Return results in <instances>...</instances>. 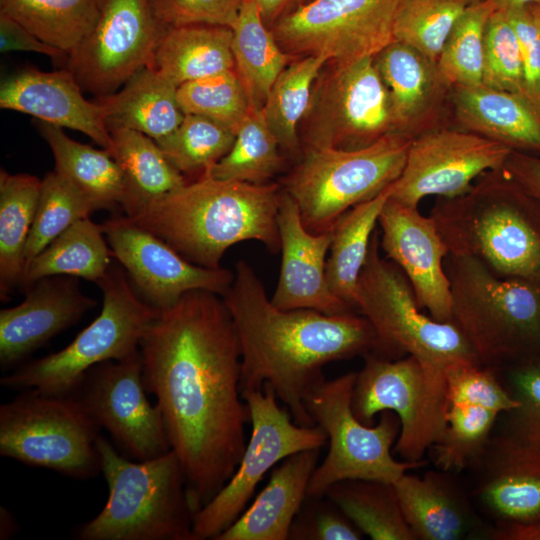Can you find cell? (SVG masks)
Instances as JSON below:
<instances>
[{"label": "cell", "mask_w": 540, "mask_h": 540, "mask_svg": "<svg viewBox=\"0 0 540 540\" xmlns=\"http://www.w3.org/2000/svg\"><path fill=\"white\" fill-rule=\"evenodd\" d=\"M0 51H26L53 59L68 57L64 52L41 41L21 24L0 13Z\"/></svg>", "instance_id": "cell-53"}, {"label": "cell", "mask_w": 540, "mask_h": 540, "mask_svg": "<svg viewBox=\"0 0 540 540\" xmlns=\"http://www.w3.org/2000/svg\"><path fill=\"white\" fill-rule=\"evenodd\" d=\"M0 107L79 131L102 148L112 145L106 106L87 100L68 68L52 72L26 68L7 77L0 87Z\"/></svg>", "instance_id": "cell-25"}, {"label": "cell", "mask_w": 540, "mask_h": 540, "mask_svg": "<svg viewBox=\"0 0 540 540\" xmlns=\"http://www.w3.org/2000/svg\"><path fill=\"white\" fill-rule=\"evenodd\" d=\"M503 168L521 187L540 200V156L512 151Z\"/></svg>", "instance_id": "cell-54"}, {"label": "cell", "mask_w": 540, "mask_h": 540, "mask_svg": "<svg viewBox=\"0 0 540 540\" xmlns=\"http://www.w3.org/2000/svg\"><path fill=\"white\" fill-rule=\"evenodd\" d=\"M143 380L159 405L196 513L227 483L246 447L241 350L222 297L186 292L159 310L139 346Z\"/></svg>", "instance_id": "cell-1"}, {"label": "cell", "mask_w": 540, "mask_h": 540, "mask_svg": "<svg viewBox=\"0 0 540 540\" xmlns=\"http://www.w3.org/2000/svg\"><path fill=\"white\" fill-rule=\"evenodd\" d=\"M373 60L389 93L394 133L414 139L443 126L452 87L436 62L398 41L383 48Z\"/></svg>", "instance_id": "cell-26"}, {"label": "cell", "mask_w": 540, "mask_h": 540, "mask_svg": "<svg viewBox=\"0 0 540 540\" xmlns=\"http://www.w3.org/2000/svg\"><path fill=\"white\" fill-rule=\"evenodd\" d=\"M375 230L358 284L357 311L374 327L380 356L406 355L441 372L456 362H478L470 344L453 322H440L419 308L413 289L392 261L381 255Z\"/></svg>", "instance_id": "cell-9"}, {"label": "cell", "mask_w": 540, "mask_h": 540, "mask_svg": "<svg viewBox=\"0 0 540 540\" xmlns=\"http://www.w3.org/2000/svg\"><path fill=\"white\" fill-rule=\"evenodd\" d=\"M147 393L138 352L92 367L73 395L127 456L145 461L171 450L161 409Z\"/></svg>", "instance_id": "cell-17"}, {"label": "cell", "mask_w": 540, "mask_h": 540, "mask_svg": "<svg viewBox=\"0 0 540 540\" xmlns=\"http://www.w3.org/2000/svg\"><path fill=\"white\" fill-rule=\"evenodd\" d=\"M452 322L480 364L496 372L540 353V285L501 277L480 260L449 253Z\"/></svg>", "instance_id": "cell-6"}, {"label": "cell", "mask_w": 540, "mask_h": 540, "mask_svg": "<svg viewBox=\"0 0 540 540\" xmlns=\"http://www.w3.org/2000/svg\"><path fill=\"white\" fill-rule=\"evenodd\" d=\"M394 133L387 87L373 60L327 61L299 125L307 148L359 149Z\"/></svg>", "instance_id": "cell-13"}, {"label": "cell", "mask_w": 540, "mask_h": 540, "mask_svg": "<svg viewBox=\"0 0 540 540\" xmlns=\"http://www.w3.org/2000/svg\"><path fill=\"white\" fill-rule=\"evenodd\" d=\"M177 88L152 67L135 73L119 92L100 97L107 108L110 129L127 128L141 132L156 142L170 135L184 118Z\"/></svg>", "instance_id": "cell-29"}, {"label": "cell", "mask_w": 540, "mask_h": 540, "mask_svg": "<svg viewBox=\"0 0 540 540\" xmlns=\"http://www.w3.org/2000/svg\"><path fill=\"white\" fill-rule=\"evenodd\" d=\"M504 11L514 28L520 48L523 94L540 107V22L531 4Z\"/></svg>", "instance_id": "cell-52"}, {"label": "cell", "mask_w": 540, "mask_h": 540, "mask_svg": "<svg viewBox=\"0 0 540 540\" xmlns=\"http://www.w3.org/2000/svg\"><path fill=\"white\" fill-rule=\"evenodd\" d=\"M177 99L184 115L205 117L235 134L251 109L234 69L181 84Z\"/></svg>", "instance_id": "cell-46"}, {"label": "cell", "mask_w": 540, "mask_h": 540, "mask_svg": "<svg viewBox=\"0 0 540 540\" xmlns=\"http://www.w3.org/2000/svg\"><path fill=\"white\" fill-rule=\"evenodd\" d=\"M429 215L449 253L540 285V200L503 167L482 174L460 196L439 198Z\"/></svg>", "instance_id": "cell-4"}, {"label": "cell", "mask_w": 540, "mask_h": 540, "mask_svg": "<svg viewBox=\"0 0 540 540\" xmlns=\"http://www.w3.org/2000/svg\"><path fill=\"white\" fill-rule=\"evenodd\" d=\"M243 0H151L158 21L165 27L217 25L233 28Z\"/></svg>", "instance_id": "cell-51"}, {"label": "cell", "mask_w": 540, "mask_h": 540, "mask_svg": "<svg viewBox=\"0 0 540 540\" xmlns=\"http://www.w3.org/2000/svg\"><path fill=\"white\" fill-rule=\"evenodd\" d=\"M511 152L496 141L460 128L442 126L427 131L411 140L390 197L418 207L427 196H460L485 172L504 167Z\"/></svg>", "instance_id": "cell-18"}, {"label": "cell", "mask_w": 540, "mask_h": 540, "mask_svg": "<svg viewBox=\"0 0 540 540\" xmlns=\"http://www.w3.org/2000/svg\"><path fill=\"white\" fill-rule=\"evenodd\" d=\"M110 133L112 145L108 150L125 180L126 196L122 205L125 216H132L187 183L149 136L127 128H113Z\"/></svg>", "instance_id": "cell-31"}, {"label": "cell", "mask_w": 540, "mask_h": 540, "mask_svg": "<svg viewBox=\"0 0 540 540\" xmlns=\"http://www.w3.org/2000/svg\"><path fill=\"white\" fill-rule=\"evenodd\" d=\"M232 29L217 25L166 28L149 67L177 86L234 69Z\"/></svg>", "instance_id": "cell-30"}, {"label": "cell", "mask_w": 540, "mask_h": 540, "mask_svg": "<svg viewBox=\"0 0 540 540\" xmlns=\"http://www.w3.org/2000/svg\"><path fill=\"white\" fill-rule=\"evenodd\" d=\"M327 61L322 56L292 60L273 83L262 107L281 150L294 163L302 155L299 125L308 109L313 84Z\"/></svg>", "instance_id": "cell-39"}, {"label": "cell", "mask_w": 540, "mask_h": 540, "mask_svg": "<svg viewBox=\"0 0 540 540\" xmlns=\"http://www.w3.org/2000/svg\"><path fill=\"white\" fill-rule=\"evenodd\" d=\"M259 9L262 21L272 28L279 20L304 6L311 0H252Z\"/></svg>", "instance_id": "cell-55"}, {"label": "cell", "mask_w": 540, "mask_h": 540, "mask_svg": "<svg viewBox=\"0 0 540 540\" xmlns=\"http://www.w3.org/2000/svg\"><path fill=\"white\" fill-rule=\"evenodd\" d=\"M235 132L205 117L185 114L170 135L157 142L166 157L183 175L210 174L229 152Z\"/></svg>", "instance_id": "cell-43"}, {"label": "cell", "mask_w": 540, "mask_h": 540, "mask_svg": "<svg viewBox=\"0 0 540 540\" xmlns=\"http://www.w3.org/2000/svg\"><path fill=\"white\" fill-rule=\"evenodd\" d=\"M1 532H0V538L1 539H7L8 537H11L15 530H16V524L12 517V514L5 508L1 507Z\"/></svg>", "instance_id": "cell-57"}, {"label": "cell", "mask_w": 540, "mask_h": 540, "mask_svg": "<svg viewBox=\"0 0 540 540\" xmlns=\"http://www.w3.org/2000/svg\"><path fill=\"white\" fill-rule=\"evenodd\" d=\"M324 496L372 540H415L393 483L347 479L331 485Z\"/></svg>", "instance_id": "cell-38"}, {"label": "cell", "mask_w": 540, "mask_h": 540, "mask_svg": "<svg viewBox=\"0 0 540 540\" xmlns=\"http://www.w3.org/2000/svg\"><path fill=\"white\" fill-rule=\"evenodd\" d=\"M531 5L533 7V10H534L539 22H540V0L538 2H536V3H534V4H531Z\"/></svg>", "instance_id": "cell-59"}, {"label": "cell", "mask_w": 540, "mask_h": 540, "mask_svg": "<svg viewBox=\"0 0 540 540\" xmlns=\"http://www.w3.org/2000/svg\"><path fill=\"white\" fill-rule=\"evenodd\" d=\"M471 2L401 0L394 20V39L437 63L455 23Z\"/></svg>", "instance_id": "cell-44"}, {"label": "cell", "mask_w": 540, "mask_h": 540, "mask_svg": "<svg viewBox=\"0 0 540 540\" xmlns=\"http://www.w3.org/2000/svg\"><path fill=\"white\" fill-rule=\"evenodd\" d=\"M471 1L474 2V1H479V0H471Z\"/></svg>", "instance_id": "cell-60"}, {"label": "cell", "mask_w": 540, "mask_h": 540, "mask_svg": "<svg viewBox=\"0 0 540 540\" xmlns=\"http://www.w3.org/2000/svg\"><path fill=\"white\" fill-rule=\"evenodd\" d=\"M319 453L320 449H311L283 459L254 501L216 540H288Z\"/></svg>", "instance_id": "cell-28"}, {"label": "cell", "mask_w": 540, "mask_h": 540, "mask_svg": "<svg viewBox=\"0 0 540 540\" xmlns=\"http://www.w3.org/2000/svg\"><path fill=\"white\" fill-rule=\"evenodd\" d=\"M24 292L20 304L0 311L3 369L20 363L97 304L81 291L78 278L66 275L44 277Z\"/></svg>", "instance_id": "cell-23"}, {"label": "cell", "mask_w": 540, "mask_h": 540, "mask_svg": "<svg viewBox=\"0 0 540 540\" xmlns=\"http://www.w3.org/2000/svg\"><path fill=\"white\" fill-rule=\"evenodd\" d=\"M391 192L392 184L376 197L348 210L333 227L326 262L327 282L332 293L355 312H358V279L380 213Z\"/></svg>", "instance_id": "cell-35"}, {"label": "cell", "mask_w": 540, "mask_h": 540, "mask_svg": "<svg viewBox=\"0 0 540 540\" xmlns=\"http://www.w3.org/2000/svg\"><path fill=\"white\" fill-rule=\"evenodd\" d=\"M282 188L210 175L187 182L128 217L189 262L220 268L228 248L246 240L280 252L278 210Z\"/></svg>", "instance_id": "cell-3"}, {"label": "cell", "mask_w": 540, "mask_h": 540, "mask_svg": "<svg viewBox=\"0 0 540 540\" xmlns=\"http://www.w3.org/2000/svg\"><path fill=\"white\" fill-rule=\"evenodd\" d=\"M112 256L126 270L141 298L157 310L174 305L186 292L206 290L223 296L234 272L206 268L182 257L165 241L128 217L116 216L101 224Z\"/></svg>", "instance_id": "cell-19"}, {"label": "cell", "mask_w": 540, "mask_h": 540, "mask_svg": "<svg viewBox=\"0 0 540 540\" xmlns=\"http://www.w3.org/2000/svg\"><path fill=\"white\" fill-rule=\"evenodd\" d=\"M165 29L151 0H100L97 21L68 57V69L82 88L100 97L110 95L150 65Z\"/></svg>", "instance_id": "cell-16"}, {"label": "cell", "mask_w": 540, "mask_h": 540, "mask_svg": "<svg viewBox=\"0 0 540 540\" xmlns=\"http://www.w3.org/2000/svg\"><path fill=\"white\" fill-rule=\"evenodd\" d=\"M42 180L0 172V296L5 300L20 285L25 250L33 225Z\"/></svg>", "instance_id": "cell-36"}, {"label": "cell", "mask_w": 540, "mask_h": 540, "mask_svg": "<svg viewBox=\"0 0 540 540\" xmlns=\"http://www.w3.org/2000/svg\"><path fill=\"white\" fill-rule=\"evenodd\" d=\"M250 411L251 433L240 462L223 488L194 515L196 540L216 538L246 509L259 482L272 467L300 451L321 449L328 441L318 426H301L278 405L269 383L241 394Z\"/></svg>", "instance_id": "cell-14"}, {"label": "cell", "mask_w": 540, "mask_h": 540, "mask_svg": "<svg viewBox=\"0 0 540 540\" xmlns=\"http://www.w3.org/2000/svg\"><path fill=\"white\" fill-rule=\"evenodd\" d=\"M40 132L55 161V171L71 182L96 210L123 205V173L108 149H96L73 140L63 128L42 122Z\"/></svg>", "instance_id": "cell-32"}, {"label": "cell", "mask_w": 540, "mask_h": 540, "mask_svg": "<svg viewBox=\"0 0 540 540\" xmlns=\"http://www.w3.org/2000/svg\"><path fill=\"white\" fill-rule=\"evenodd\" d=\"M411 140L390 133L359 149H304L281 188L296 202L309 232H326L348 210L399 178Z\"/></svg>", "instance_id": "cell-8"}, {"label": "cell", "mask_w": 540, "mask_h": 540, "mask_svg": "<svg viewBox=\"0 0 540 540\" xmlns=\"http://www.w3.org/2000/svg\"><path fill=\"white\" fill-rule=\"evenodd\" d=\"M99 426L75 395L21 391L0 406V455L77 479L101 472Z\"/></svg>", "instance_id": "cell-11"}, {"label": "cell", "mask_w": 540, "mask_h": 540, "mask_svg": "<svg viewBox=\"0 0 540 540\" xmlns=\"http://www.w3.org/2000/svg\"><path fill=\"white\" fill-rule=\"evenodd\" d=\"M96 284L102 291L103 305L95 320L65 348L4 375L0 379L3 387L73 395L92 367L139 352L141 339L159 310L136 293L119 267L110 266Z\"/></svg>", "instance_id": "cell-7"}, {"label": "cell", "mask_w": 540, "mask_h": 540, "mask_svg": "<svg viewBox=\"0 0 540 540\" xmlns=\"http://www.w3.org/2000/svg\"><path fill=\"white\" fill-rule=\"evenodd\" d=\"M221 297L241 350L240 393L271 384L298 425H316L305 399L325 380L326 364L379 354L377 333L365 316L279 309L244 260L236 262L233 281Z\"/></svg>", "instance_id": "cell-2"}, {"label": "cell", "mask_w": 540, "mask_h": 540, "mask_svg": "<svg viewBox=\"0 0 540 540\" xmlns=\"http://www.w3.org/2000/svg\"><path fill=\"white\" fill-rule=\"evenodd\" d=\"M495 9L491 0L471 2L455 23L437 60L450 87L482 84L485 32Z\"/></svg>", "instance_id": "cell-41"}, {"label": "cell", "mask_w": 540, "mask_h": 540, "mask_svg": "<svg viewBox=\"0 0 540 540\" xmlns=\"http://www.w3.org/2000/svg\"><path fill=\"white\" fill-rule=\"evenodd\" d=\"M356 372L324 380L306 397L305 406L314 423L327 435L328 453L317 465L307 487L310 497H322L336 482L347 479L394 483L403 474L427 461L397 460L393 447L400 433L398 416L386 410L372 425L362 423L352 410Z\"/></svg>", "instance_id": "cell-10"}, {"label": "cell", "mask_w": 540, "mask_h": 540, "mask_svg": "<svg viewBox=\"0 0 540 540\" xmlns=\"http://www.w3.org/2000/svg\"><path fill=\"white\" fill-rule=\"evenodd\" d=\"M232 32L234 70L245 89L250 108L262 109L273 83L295 58L278 44L252 0H243Z\"/></svg>", "instance_id": "cell-34"}, {"label": "cell", "mask_w": 540, "mask_h": 540, "mask_svg": "<svg viewBox=\"0 0 540 540\" xmlns=\"http://www.w3.org/2000/svg\"><path fill=\"white\" fill-rule=\"evenodd\" d=\"M363 533L328 497L306 496L290 527V540H360Z\"/></svg>", "instance_id": "cell-50"}, {"label": "cell", "mask_w": 540, "mask_h": 540, "mask_svg": "<svg viewBox=\"0 0 540 540\" xmlns=\"http://www.w3.org/2000/svg\"><path fill=\"white\" fill-rule=\"evenodd\" d=\"M97 448L108 485L99 514L77 530L80 540H196L186 479L171 449L162 456L131 461L104 437Z\"/></svg>", "instance_id": "cell-5"}, {"label": "cell", "mask_w": 540, "mask_h": 540, "mask_svg": "<svg viewBox=\"0 0 540 540\" xmlns=\"http://www.w3.org/2000/svg\"><path fill=\"white\" fill-rule=\"evenodd\" d=\"M415 540L487 539L491 527L457 473L436 468L406 472L394 483Z\"/></svg>", "instance_id": "cell-24"}, {"label": "cell", "mask_w": 540, "mask_h": 540, "mask_svg": "<svg viewBox=\"0 0 540 540\" xmlns=\"http://www.w3.org/2000/svg\"><path fill=\"white\" fill-rule=\"evenodd\" d=\"M490 540H540V519L525 524H505L490 527Z\"/></svg>", "instance_id": "cell-56"}, {"label": "cell", "mask_w": 540, "mask_h": 540, "mask_svg": "<svg viewBox=\"0 0 540 540\" xmlns=\"http://www.w3.org/2000/svg\"><path fill=\"white\" fill-rule=\"evenodd\" d=\"M99 11L100 0H0L1 14L68 57L90 34Z\"/></svg>", "instance_id": "cell-37"}, {"label": "cell", "mask_w": 540, "mask_h": 540, "mask_svg": "<svg viewBox=\"0 0 540 540\" xmlns=\"http://www.w3.org/2000/svg\"><path fill=\"white\" fill-rule=\"evenodd\" d=\"M500 415L471 404L447 406L446 425L428 454L436 468L459 474L482 453Z\"/></svg>", "instance_id": "cell-42"}, {"label": "cell", "mask_w": 540, "mask_h": 540, "mask_svg": "<svg viewBox=\"0 0 540 540\" xmlns=\"http://www.w3.org/2000/svg\"><path fill=\"white\" fill-rule=\"evenodd\" d=\"M482 84L523 93V66L517 36L506 12L501 9L494 10L487 24Z\"/></svg>", "instance_id": "cell-48"}, {"label": "cell", "mask_w": 540, "mask_h": 540, "mask_svg": "<svg viewBox=\"0 0 540 540\" xmlns=\"http://www.w3.org/2000/svg\"><path fill=\"white\" fill-rule=\"evenodd\" d=\"M467 470L473 499L492 526L540 519L539 449L498 431Z\"/></svg>", "instance_id": "cell-21"}, {"label": "cell", "mask_w": 540, "mask_h": 540, "mask_svg": "<svg viewBox=\"0 0 540 540\" xmlns=\"http://www.w3.org/2000/svg\"><path fill=\"white\" fill-rule=\"evenodd\" d=\"M518 405L502 414L500 432L540 450V353L497 372Z\"/></svg>", "instance_id": "cell-47"}, {"label": "cell", "mask_w": 540, "mask_h": 540, "mask_svg": "<svg viewBox=\"0 0 540 540\" xmlns=\"http://www.w3.org/2000/svg\"><path fill=\"white\" fill-rule=\"evenodd\" d=\"M352 410L367 425L374 424L383 411L394 412L400 420L394 456L424 461L446 425L445 372L431 369L411 355L389 359L369 353L356 373Z\"/></svg>", "instance_id": "cell-12"}, {"label": "cell", "mask_w": 540, "mask_h": 540, "mask_svg": "<svg viewBox=\"0 0 540 540\" xmlns=\"http://www.w3.org/2000/svg\"><path fill=\"white\" fill-rule=\"evenodd\" d=\"M277 221L281 266L272 304L283 310L312 309L327 315L355 312L332 293L327 282L326 255L333 228L309 232L296 202L283 189Z\"/></svg>", "instance_id": "cell-22"}, {"label": "cell", "mask_w": 540, "mask_h": 540, "mask_svg": "<svg viewBox=\"0 0 540 540\" xmlns=\"http://www.w3.org/2000/svg\"><path fill=\"white\" fill-rule=\"evenodd\" d=\"M445 380L447 406L478 405L501 416L518 405L497 372L478 362L461 361L449 365L445 370Z\"/></svg>", "instance_id": "cell-49"}, {"label": "cell", "mask_w": 540, "mask_h": 540, "mask_svg": "<svg viewBox=\"0 0 540 540\" xmlns=\"http://www.w3.org/2000/svg\"><path fill=\"white\" fill-rule=\"evenodd\" d=\"M496 9L507 10L515 7L534 4L539 0H491Z\"/></svg>", "instance_id": "cell-58"}, {"label": "cell", "mask_w": 540, "mask_h": 540, "mask_svg": "<svg viewBox=\"0 0 540 540\" xmlns=\"http://www.w3.org/2000/svg\"><path fill=\"white\" fill-rule=\"evenodd\" d=\"M94 211V205L71 182L55 170L49 172L42 180L25 250V267L70 225Z\"/></svg>", "instance_id": "cell-45"}, {"label": "cell", "mask_w": 540, "mask_h": 540, "mask_svg": "<svg viewBox=\"0 0 540 540\" xmlns=\"http://www.w3.org/2000/svg\"><path fill=\"white\" fill-rule=\"evenodd\" d=\"M111 257L101 224L86 217L70 225L26 265L19 287L25 291L36 281L56 275L97 283L108 272Z\"/></svg>", "instance_id": "cell-33"}, {"label": "cell", "mask_w": 540, "mask_h": 540, "mask_svg": "<svg viewBox=\"0 0 540 540\" xmlns=\"http://www.w3.org/2000/svg\"><path fill=\"white\" fill-rule=\"evenodd\" d=\"M286 159L262 109H250L236 131L231 149L209 175L217 179L265 184L283 169Z\"/></svg>", "instance_id": "cell-40"}, {"label": "cell", "mask_w": 540, "mask_h": 540, "mask_svg": "<svg viewBox=\"0 0 540 540\" xmlns=\"http://www.w3.org/2000/svg\"><path fill=\"white\" fill-rule=\"evenodd\" d=\"M450 110L458 128L540 156V107L523 93L483 84L454 86Z\"/></svg>", "instance_id": "cell-27"}, {"label": "cell", "mask_w": 540, "mask_h": 540, "mask_svg": "<svg viewBox=\"0 0 540 540\" xmlns=\"http://www.w3.org/2000/svg\"><path fill=\"white\" fill-rule=\"evenodd\" d=\"M380 248L408 279L420 309L440 322H452L450 281L445 269L449 254L434 219L418 207L391 197L379 219Z\"/></svg>", "instance_id": "cell-20"}, {"label": "cell", "mask_w": 540, "mask_h": 540, "mask_svg": "<svg viewBox=\"0 0 540 540\" xmlns=\"http://www.w3.org/2000/svg\"><path fill=\"white\" fill-rule=\"evenodd\" d=\"M401 0H311L279 20L271 31L293 58L328 61L374 57L395 41L394 20Z\"/></svg>", "instance_id": "cell-15"}]
</instances>
